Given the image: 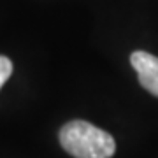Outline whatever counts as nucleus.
I'll return each mask as SVG.
<instances>
[{"label":"nucleus","instance_id":"obj_3","mask_svg":"<svg viewBox=\"0 0 158 158\" xmlns=\"http://www.w3.org/2000/svg\"><path fill=\"white\" fill-rule=\"evenodd\" d=\"M12 74V62L7 56H0V88Z\"/></svg>","mask_w":158,"mask_h":158},{"label":"nucleus","instance_id":"obj_2","mask_svg":"<svg viewBox=\"0 0 158 158\" xmlns=\"http://www.w3.org/2000/svg\"><path fill=\"white\" fill-rule=\"evenodd\" d=\"M130 63L135 69L139 83L151 95L158 97V58L146 51H135L130 56Z\"/></svg>","mask_w":158,"mask_h":158},{"label":"nucleus","instance_id":"obj_1","mask_svg":"<svg viewBox=\"0 0 158 158\" xmlns=\"http://www.w3.org/2000/svg\"><path fill=\"white\" fill-rule=\"evenodd\" d=\"M60 144L76 158H111L116 151V142L111 134L83 119L63 125Z\"/></svg>","mask_w":158,"mask_h":158}]
</instances>
